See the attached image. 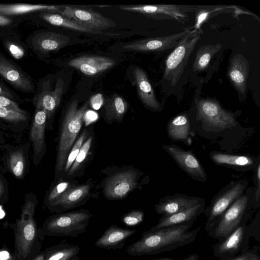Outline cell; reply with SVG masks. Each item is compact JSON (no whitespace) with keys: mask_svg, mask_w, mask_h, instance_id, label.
<instances>
[{"mask_svg":"<svg viewBox=\"0 0 260 260\" xmlns=\"http://www.w3.org/2000/svg\"><path fill=\"white\" fill-rule=\"evenodd\" d=\"M194 120L199 121L204 131L221 132L239 125L237 117L241 111L224 108L214 98H197L194 102Z\"/></svg>","mask_w":260,"mask_h":260,"instance_id":"8992f818","label":"cell"},{"mask_svg":"<svg viewBox=\"0 0 260 260\" xmlns=\"http://www.w3.org/2000/svg\"><path fill=\"white\" fill-rule=\"evenodd\" d=\"M92 216L83 209L51 215L39 228V238L42 241L46 236L77 237L86 231Z\"/></svg>","mask_w":260,"mask_h":260,"instance_id":"5b68a950","label":"cell"},{"mask_svg":"<svg viewBox=\"0 0 260 260\" xmlns=\"http://www.w3.org/2000/svg\"><path fill=\"white\" fill-rule=\"evenodd\" d=\"M0 118L13 123H18L26 121L27 116L25 112H18L0 106Z\"/></svg>","mask_w":260,"mask_h":260,"instance_id":"8d00e7d4","label":"cell"},{"mask_svg":"<svg viewBox=\"0 0 260 260\" xmlns=\"http://www.w3.org/2000/svg\"><path fill=\"white\" fill-rule=\"evenodd\" d=\"M133 75L138 94L143 105L153 112L161 111L163 107L157 99L154 89L145 72L142 68L137 67L133 71Z\"/></svg>","mask_w":260,"mask_h":260,"instance_id":"44dd1931","label":"cell"},{"mask_svg":"<svg viewBox=\"0 0 260 260\" xmlns=\"http://www.w3.org/2000/svg\"><path fill=\"white\" fill-rule=\"evenodd\" d=\"M7 162L9 170L16 178L21 179L23 177L26 168V159L21 150L12 152L9 155Z\"/></svg>","mask_w":260,"mask_h":260,"instance_id":"e575fe53","label":"cell"},{"mask_svg":"<svg viewBox=\"0 0 260 260\" xmlns=\"http://www.w3.org/2000/svg\"><path fill=\"white\" fill-rule=\"evenodd\" d=\"M248 245L243 248L240 255L233 258V260H260V256L256 248L249 250Z\"/></svg>","mask_w":260,"mask_h":260,"instance_id":"ab89813d","label":"cell"},{"mask_svg":"<svg viewBox=\"0 0 260 260\" xmlns=\"http://www.w3.org/2000/svg\"><path fill=\"white\" fill-rule=\"evenodd\" d=\"M72 260H80V257L78 256H76L75 257H74L73 259Z\"/></svg>","mask_w":260,"mask_h":260,"instance_id":"f907efd6","label":"cell"},{"mask_svg":"<svg viewBox=\"0 0 260 260\" xmlns=\"http://www.w3.org/2000/svg\"><path fill=\"white\" fill-rule=\"evenodd\" d=\"M252 207L253 187H249L222 214L208 235L218 241L225 239L240 225L246 224Z\"/></svg>","mask_w":260,"mask_h":260,"instance_id":"52a82bcc","label":"cell"},{"mask_svg":"<svg viewBox=\"0 0 260 260\" xmlns=\"http://www.w3.org/2000/svg\"><path fill=\"white\" fill-rule=\"evenodd\" d=\"M142 174L133 167L119 168L103 181V191L109 200H122L140 185L139 180Z\"/></svg>","mask_w":260,"mask_h":260,"instance_id":"9c48e42d","label":"cell"},{"mask_svg":"<svg viewBox=\"0 0 260 260\" xmlns=\"http://www.w3.org/2000/svg\"><path fill=\"white\" fill-rule=\"evenodd\" d=\"M144 213L141 210H132L121 217L122 222L126 226H136L144 220Z\"/></svg>","mask_w":260,"mask_h":260,"instance_id":"74e56055","label":"cell"},{"mask_svg":"<svg viewBox=\"0 0 260 260\" xmlns=\"http://www.w3.org/2000/svg\"><path fill=\"white\" fill-rule=\"evenodd\" d=\"M189 29L169 36L141 39L124 45V50L142 52H161L174 48Z\"/></svg>","mask_w":260,"mask_h":260,"instance_id":"5bb4252c","label":"cell"},{"mask_svg":"<svg viewBox=\"0 0 260 260\" xmlns=\"http://www.w3.org/2000/svg\"><path fill=\"white\" fill-rule=\"evenodd\" d=\"M203 201L200 197L175 193L160 199L155 205L154 210L158 214L168 216L188 209Z\"/></svg>","mask_w":260,"mask_h":260,"instance_id":"ffe728a7","label":"cell"},{"mask_svg":"<svg viewBox=\"0 0 260 260\" xmlns=\"http://www.w3.org/2000/svg\"><path fill=\"white\" fill-rule=\"evenodd\" d=\"M0 95L5 96L10 99L13 98L11 92L1 84H0Z\"/></svg>","mask_w":260,"mask_h":260,"instance_id":"bcb514c9","label":"cell"},{"mask_svg":"<svg viewBox=\"0 0 260 260\" xmlns=\"http://www.w3.org/2000/svg\"><path fill=\"white\" fill-rule=\"evenodd\" d=\"M11 22V20L3 15H0V26L9 25Z\"/></svg>","mask_w":260,"mask_h":260,"instance_id":"7dc6e473","label":"cell"},{"mask_svg":"<svg viewBox=\"0 0 260 260\" xmlns=\"http://www.w3.org/2000/svg\"><path fill=\"white\" fill-rule=\"evenodd\" d=\"M249 69L248 60L242 54L237 53L232 57L227 71L228 78L241 101L246 98Z\"/></svg>","mask_w":260,"mask_h":260,"instance_id":"e0dca14e","label":"cell"},{"mask_svg":"<svg viewBox=\"0 0 260 260\" xmlns=\"http://www.w3.org/2000/svg\"><path fill=\"white\" fill-rule=\"evenodd\" d=\"M76 100L72 101L66 110L59 130L55 164V180L61 177L66 159L83 126L89 101L78 107Z\"/></svg>","mask_w":260,"mask_h":260,"instance_id":"3957f363","label":"cell"},{"mask_svg":"<svg viewBox=\"0 0 260 260\" xmlns=\"http://www.w3.org/2000/svg\"><path fill=\"white\" fill-rule=\"evenodd\" d=\"M63 87L64 83L61 78L57 79L53 90H50L49 84L44 82L42 92L36 99V108H40L46 112L47 122L53 116L60 104Z\"/></svg>","mask_w":260,"mask_h":260,"instance_id":"7402d4cb","label":"cell"},{"mask_svg":"<svg viewBox=\"0 0 260 260\" xmlns=\"http://www.w3.org/2000/svg\"><path fill=\"white\" fill-rule=\"evenodd\" d=\"M205 208V201L180 212L168 215L161 216L158 222L148 230L154 231L159 229L194 222Z\"/></svg>","mask_w":260,"mask_h":260,"instance_id":"cb8c5ba5","label":"cell"},{"mask_svg":"<svg viewBox=\"0 0 260 260\" xmlns=\"http://www.w3.org/2000/svg\"><path fill=\"white\" fill-rule=\"evenodd\" d=\"M88 134V131L84 129L74 144L68 155L61 177L63 178L68 172L76 157L78 154L82 145L87 139V137Z\"/></svg>","mask_w":260,"mask_h":260,"instance_id":"d590c367","label":"cell"},{"mask_svg":"<svg viewBox=\"0 0 260 260\" xmlns=\"http://www.w3.org/2000/svg\"><path fill=\"white\" fill-rule=\"evenodd\" d=\"M248 185L246 180L232 181L214 196L203 212L207 217L204 228L207 234L214 228L222 214L245 192Z\"/></svg>","mask_w":260,"mask_h":260,"instance_id":"ba28073f","label":"cell"},{"mask_svg":"<svg viewBox=\"0 0 260 260\" xmlns=\"http://www.w3.org/2000/svg\"><path fill=\"white\" fill-rule=\"evenodd\" d=\"M200 38L199 30H190L166 57L160 81L165 91L171 92L179 88L180 80L190 55Z\"/></svg>","mask_w":260,"mask_h":260,"instance_id":"277c9868","label":"cell"},{"mask_svg":"<svg viewBox=\"0 0 260 260\" xmlns=\"http://www.w3.org/2000/svg\"><path fill=\"white\" fill-rule=\"evenodd\" d=\"M40 17L53 25L63 27L81 32L97 34H101V31H97L86 28L59 14L43 13L40 15Z\"/></svg>","mask_w":260,"mask_h":260,"instance_id":"4dcf8cb0","label":"cell"},{"mask_svg":"<svg viewBox=\"0 0 260 260\" xmlns=\"http://www.w3.org/2000/svg\"><path fill=\"white\" fill-rule=\"evenodd\" d=\"M80 248L67 243H60L46 248L44 260H72L79 253Z\"/></svg>","mask_w":260,"mask_h":260,"instance_id":"f546056e","label":"cell"},{"mask_svg":"<svg viewBox=\"0 0 260 260\" xmlns=\"http://www.w3.org/2000/svg\"><path fill=\"white\" fill-rule=\"evenodd\" d=\"M8 186L5 178L0 174V204L5 203L8 197Z\"/></svg>","mask_w":260,"mask_h":260,"instance_id":"b9f144b4","label":"cell"},{"mask_svg":"<svg viewBox=\"0 0 260 260\" xmlns=\"http://www.w3.org/2000/svg\"><path fill=\"white\" fill-rule=\"evenodd\" d=\"M218 260H220V259H218ZM227 260H233V258H231V259H227Z\"/></svg>","mask_w":260,"mask_h":260,"instance_id":"816d5d0a","label":"cell"},{"mask_svg":"<svg viewBox=\"0 0 260 260\" xmlns=\"http://www.w3.org/2000/svg\"><path fill=\"white\" fill-rule=\"evenodd\" d=\"M221 44H207L200 47L196 52L192 64L195 73H202L207 70L215 56L222 48Z\"/></svg>","mask_w":260,"mask_h":260,"instance_id":"f1b7e54d","label":"cell"},{"mask_svg":"<svg viewBox=\"0 0 260 260\" xmlns=\"http://www.w3.org/2000/svg\"><path fill=\"white\" fill-rule=\"evenodd\" d=\"M194 222L177 225L154 231L144 232L141 238L125 250L132 256L154 255L189 244L195 241L201 226L189 231Z\"/></svg>","mask_w":260,"mask_h":260,"instance_id":"6da1fadb","label":"cell"},{"mask_svg":"<svg viewBox=\"0 0 260 260\" xmlns=\"http://www.w3.org/2000/svg\"><path fill=\"white\" fill-rule=\"evenodd\" d=\"M37 198L32 193L25 196L19 218L15 223H9L14 234V251L13 260H31L41 252L39 228L34 215Z\"/></svg>","mask_w":260,"mask_h":260,"instance_id":"7a4b0ae2","label":"cell"},{"mask_svg":"<svg viewBox=\"0 0 260 260\" xmlns=\"http://www.w3.org/2000/svg\"><path fill=\"white\" fill-rule=\"evenodd\" d=\"M192 110L181 112L172 117L167 124V135L170 139L174 141H181L189 146L195 136L191 117Z\"/></svg>","mask_w":260,"mask_h":260,"instance_id":"2e32d148","label":"cell"},{"mask_svg":"<svg viewBox=\"0 0 260 260\" xmlns=\"http://www.w3.org/2000/svg\"><path fill=\"white\" fill-rule=\"evenodd\" d=\"M103 98L101 94H97L91 99V104L95 109H98L103 104Z\"/></svg>","mask_w":260,"mask_h":260,"instance_id":"ee69618b","label":"cell"},{"mask_svg":"<svg viewBox=\"0 0 260 260\" xmlns=\"http://www.w3.org/2000/svg\"><path fill=\"white\" fill-rule=\"evenodd\" d=\"M92 141L93 137L92 135L90 136L85 140L70 170L66 175L63 178V179L71 180L73 177H75V175L78 174L79 170L83 167V165L86 161L92 145Z\"/></svg>","mask_w":260,"mask_h":260,"instance_id":"836d02e7","label":"cell"},{"mask_svg":"<svg viewBox=\"0 0 260 260\" xmlns=\"http://www.w3.org/2000/svg\"><path fill=\"white\" fill-rule=\"evenodd\" d=\"M47 115L42 109L36 108L30 128L29 138L33 151V162L38 165L46 152L45 138Z\"/></svg>","mask_w":260,"mask_h":260,"instance_id":"d6986e66","label":"cell"},{"mask_svg":"<svg viewBox=\"0 0 260 260\" xmlns=\"http://www.w3.org/2000/svg\"><path fill=\"white\" fill-rule=\"evenodd\" d=\"M0 260H13L12 256L11 255L10 257L6 259H3L0 257Z\"/></svg>","mask_w":260,"mask_h":260,"instance_id":"681fc988","label":"cell"},{"mask_svg":"<svg viewBox=\"0 0 260 260\" xmlns=\"http://www.w3.org/2000/svg\"><path fill=\"white\" fill-rule=\"evenodd\" d=\"M252 224L240 225L225 239L219 241L212 246L214 255L220 260H227L236 256L248 245L250 238L254 236Z\"/></svg>","mask_w":260,"mask_h":260,"instance_id":"30bf717a","label":"cell"},{"mask_svg":"<svg viewBox=\"0 0 260 260\" xmlns=\"http://www.w3.org/2000/svg\"><path fill=\"white\" fill-rule=\"evenodd\" d=\"M45 196L44 205L46 208L58 200L72 187L78 184L77 181L64 179L62 177L55 180Z\"/></svg>","mask_w":260,"mask_h":260,"instance_id":"1f68e13d","label":"cell"},{"mask_svg":"<svg viewBox=\"0 0 260 260\" xmlns=\"http://www.w3.org/2000/svg\"><path fill=\"white\" fill-rule=\"evenodd\" d=\"M210 159L215 164L228 168L245 172L254 170L260 163V156L248 154H232L218 151H210Z\"/></svg>","mask_w":260,"mask_h":260,"instance_id":"ac0fdd59","label":"cell"},{"mask_svg":"<svg viewBox=\"0 0 260 260\" xmlns=\"http://www.w3.org/2000/svg\"><path fill=\"white\" fill-rule=\"evenodd\" d=\"M253 171L254 187H253V207L256 209L259 208L260 205V163Z\"/></svg>","mask_w":260,"mask_h":260,"instance_id":"f35d334b","label":"cell"},{"mask_svg":"<svg viewBox=\"0 0 260 260\" xmlns=\"http://www.w3.org/2000/svg\"><path fill=\"white\" fill-rule=\"evenodd\" d=\"M199 255L196 253H192L186 257L181 259H172L170 258H154V259H146V260H199Z\"/></svg>","mask_w":260,"mask_h":260,"instance_id":"f6af8a7d","label":"cell"},{"mask_svg":"<svg viewBox=\"0 0 260 260\" xmlns=\"http://www.w3.org/2000/svg\"><path fill=\"white\" fill-rule=\"evenodd\" d=\"M105 121L110 124L113 121L121 122L126 113L128 104L121 96L114 94L104 102Z\"/></svg>","mask_w":260,"mask_h":260,"instance_id":"83f0119b","label":"cell"},{"mask_svg":"<svg viewBox=\"0 0 260 260\" xmlns=\"http://www.w3.org/2000/svg\"><path fill=\"white\" fill-rule=\"evenodd\" d=\"M162 148L193 179L202 182L207 181V174L192 150H185L173 144L164 145Z\"/></svg>","mask_w":260,"mask_h":260,"instance_id":"7c38bea8","label":"cell"},{"mask_svg":"<svg viewBox=\"0 0 260 260\" xmlns=\"http://www.w3.org/2000/svg\"><path fill=\"white\" fill-rule=\"evenodd\" d=\"M60 15L92 30L101 31L115 27L116 23L101 14L92 10L71 6H63Z\"/></svg>","mask_w":260,"mask_h":260,"instance_id":"4fadbf2b","label":"cell"},{"mask_svg":"<svg viewBox=\"0 0 260 260\" xmlns=\"http://www.w3.org/2000/svg\"><path fill=\"white\" fill-rule=\"evenodd\" d=\"M136 232V230L112 225L104 231L94 244L98 248L108 250L121 249L125 245L126 240Z\"/></svg>","mask_w":260,"mask_h":260,"instance_id":"d4e9b609","label":"cell"},{"mask_svg":"<svg viewBox=\"0 0 260 260\" xmlns=\"http://www.w3.org/2000/svg\"><path fill=\"white\" fill-rule=\"evenodd\" d=\"M0 106L18 112H24L23 110L19 107L16 102L5 96L0 95Z\"/></svg>","mask_w":260,"mask_h":260,"instance_id":"60d3db41","label":"cell"},{"mask_svg":"<svg viewBox=\"0 0 260 260\" xmlns=\"http://www.w3.org/2000/svg\"><path fill=\"white\" fill-rule=\"evenodd\" d=\"M8 48L11 55L16 59H19L24 55V50L17 45L13 43L9 44Z\"/></svg>","mask_w":260,"mask_h":260,"instance_id":"7bdbcfd3","label":"cell"},{"mask_svg":"<svg viewBox=\"0 0 260 260\" xmlns=\"http://www.w3.org/2000/svg\"><path fill=\"white\" fill-rule=\"evenodd\" d=\"M69 43L68 36L54 32L39 33L32 39L34 48L43 53L59 50Z\"/></svg>","mask_w":260,"mask_h":260,"instance_id":"484cf974","label":"cell"},{"mask_svg":"<svg viewBox=\"0 0 260 260\" xmlns=\"http://www.w3.org/2000/svg\"><path fill=\"white\" fill-rule=\"evenodd\" d=\"M60 8V7L54 6L26 4L0 5V14L4 15H17L41 10L57 11Z\"/></svg>","mask_w":260,"mask_h":260,"instance_id":"d6a6232c","label":"cell"},{"mask_svg":"<svg viewBox=\"0 0 260 260\" xmlns=\"http://www.w3.org/2000/svg\"><path fill=\"white\" fill-rule=\"evenodd\" d=\"M92 186L91 180L81 185L77 184L47 208L51 212L60 213L81 206L90 198Z\"/></svg>","mask_w":260,"mask_h":260,"instance_id":"9a60e30c","label":"cell"},{"mask_svg":"<svg viewBox=\"0 0 260 260\" xmlns=\"http://www.w3.org/2000/svg\"><path fill=\"white\" fill-rule=\"evenodd\" d=\"M120 10L147 15L159 19H170L184 23L188 20L187 13L192 11L191 7L177 5H144L120 6Z\"/></svg>","mask_w":260,"mask_h":260,"instance_id":"8fae6325","label":"cell"},{"mask_svg":"<svg viewBox=\"0 0 260 260\" xmlns=\"http://www.w3.org/2000/svg\"><path fill=\"white\" fill-rule=\"evenodd\" d=\"M0 75L15 87L24 92L33 90L30 81L6 59L0 57Z\"/></svg>","mask_w":260,"mask_h":260,"instance_id":"4316f807","label":"cell"},{"mask_svg":"<svg viewBox=\"0 0 260 260\" xmlns=\"http://www.w3.org/2000/svg\"><path fill=\"white\" fill-rule=\"evenodd\" d=\"M115 60L106 56L83 55L71 59L68 64L87 76H94L114 66Z\"/></svg>","mask_w":260,"mask_h":260,"instance_id":"603a6c76","label":"cell"},{"mask_svg":"<svg viewBox=\"0 0 260 260\" xmlns=\"http://www.w3.org/2000/svg\"><path fill=\"white\" fill-rule=\"evenodd\" d=\"M44 251H41L39 254L34 256L31 260H44Z\"/></svg>","mask_w":260,"mask_h":260,"instance_id":"c3c4849f","label":"cell"}]
</instances>
